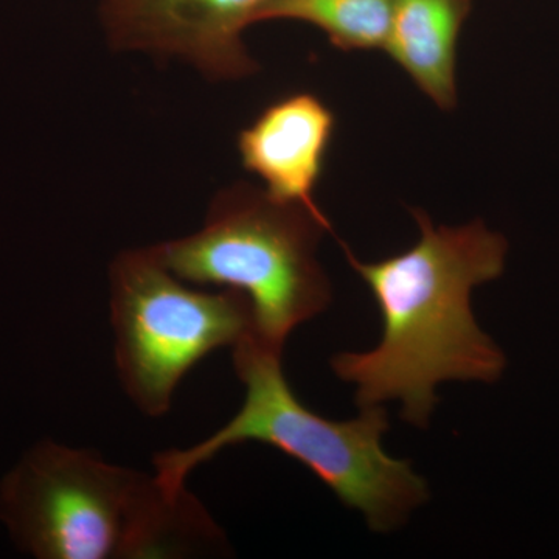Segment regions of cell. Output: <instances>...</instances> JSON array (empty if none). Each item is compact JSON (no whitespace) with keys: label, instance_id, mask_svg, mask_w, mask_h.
<instances>
[{"label":"cell","instance_id":"cell-1","mask_svg":"<svg viewBox=\"0 0 559 559\" xmlns=\"http://www.w3.org/2000/svg\"><path fill=\"white\" fill-rule=\"evenodd\" d=\"M411 212L419 240L406 252L364 263L344 246L380 308L382 337L370 352L340 353L331 367L356 385L359 407L400 400L401 417L426 428L441 382L491 384L507 369L503 349L477 325L471 293L503 274L509 241L481 221L436 227L425 210Z\"/></svg>","mask_w":559,"mask_h":559},{"label":"cell","instance_id":"cell-2","mask_svg":"<svg viewBox=\"0 0 559 559\" xmlns=\"http://www.w3.org/2000/svg\"><path fill=\"white\" fill-rule=\"evenodd\" d=\"M0 520L39 559L189 558L226 539L204 506L154 476L43 441L0 485Z\"/></svg>","mask_w":559,"mask_h":559},{"label":"cell","instance_id":"cell-3","mask_svg":"<svg viewBox=\"0 0 559 559\" xmlns=\"http://www.w3.org/2000/svg\"><path fill=\"white\" fill-rule=\"evenodd\" d=\"M282 355L253 333L242 337L234 347L235 371L246 389L240 412L189 450L157 454V479L168 491H182L191 471L219 451L259 441L307 466L344 506L360 511L374 532L399 528L428 500L429 491L409 462L382 450L388 412L382 406L360 407L362 414L348 421L316 414L290 389Z\"/></svg>","mask_w":559,"mask_h":559},{"label":"cell","instance_id":"cell-4","mask_svg":"<svg viewBox=\"0 0 559 559\" xmlns=\"http://www.w3.org/2000/svg\"><path fill=\"white\" fill-rule=\"evenodd\" d=\"M325 231L326 216L240 182L216 194L200 231L153 248L183 282L246 296L253 336L283 353L297 326L329 308V277L316 257Z\"/></svg>","mask_w":559,"mask_h":559},{"label":"cell","instance_id":"cell-5","mask_svg":"<svg viewBox=\"0 0 559 559\" xmlns=\"http://www.w3.org/2000/svg\"><path fill=\"white\" fill-rule=\"evenodd\" d=\"M109 283L117 373L148 417L170 411L179 382L210 353L234 348L252 333L246 296L190 288L153 246L120 253L110 264Z\"/></svg>","mask_w":559,"mask_h":559},{"label":"cell","instance_id":"cell-6","mask_svg":"<svg viewBox=\"0 0 559 559\" xmlns=\"http://www.w3.org/2000/svg\"><path fill=\"white\" fill-rule=\"evenodd\" d=\"M270 0H102V21L116 49L179 57L213 80L259 69L242 32Z\"/></svg>","mask_w":559,"mask_h":559},{"label":"cell","instance_id":"cell-7","mask_svg":"<svg viewBox=\"0 0 559 559\" xmlns=\"http://www.w3.org/2000/svg\"><path fill=\"white\" fill-rule=\"evenodd\" d=\"M336 116L310 92L272 103L238 135L241 164L272 198L325 216L316 202Z\"/></svg>","mask_w":559,"mask_h":559},{"label":"cell","instance_id":"cell-8","mask_svg":"<svg viewBox=\"0 0 559 559\" xmlns=\"http://www.w3.org/2000/svg\"><path fill=\"white\" fill-rule=\"evenodd\" d=\"M473 0H392L389 57L440 109L457 105L455 57Z\"/></svg>","mask_w":559,"mask_h":559},{"label":"cell","instance_id":"cell-9","mask_svg":"<svg viewBox=\"0 0 559 559\" xmlns=\"http://www.w3.org/2000/svg\"><path fill=\"white\" fill-rule=\"evenodd\" d=\"M307 22L344 51L384 50L388 46L392 0H270L259 22Z\"/></svg>","mask_w":559,"mask_h":559}]
</instances>
